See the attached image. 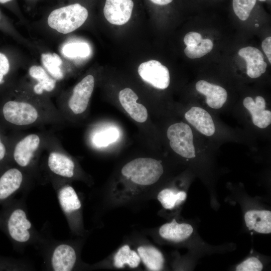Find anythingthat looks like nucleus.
<instances>
[{
  "mask_svg": "<svg viewBox=\"0 0 271 271\" xmlns=\"http://www.w3.org/2000/svg\"><path fill=\"white\" fill-rule=\"evenodd\" d=\"M193 231L192 226L187 223H178L175 219L170 223L163 224L160 228V236L167 240L175 242L188 238Z\"/></svg>",
  "mask_w": 271,
  "mask_h": 271,
  "instance_id": "21",
  "label": "nucleus"
},
{
  "mask_svg": "<svg viewBox=\"0 0 271 271\" xmlns=\"http://www.w3.org/2000/svg\"><path fill=\"white\" fill-rule=\"evenodd\" d=\"M12 0H0V3L4 4L9 2Z\"/></svg>",
  "mask_w": 271,
  "mask_h": 271,
  "instance_id": "37",
  "label": "nucleus"
},
{
  "mask_svg": "<svg viewBox=\"0 0 271 271\" xmlns=\"http://www.w3.org/2000/svg\"><path fill=\"white\" fill-rule=\"evenodd\" d=\"M256 0H233V9L235 15L242 21L249 17Z\"/></svg>",
  "mask_w": 271,
  "mask_h": 271,
  "instance_id": "30",
  "label": "nucleus"
},
{
  "mask_svg": "<svg viewBox=\"0 0 271 271\" xmlns=\"http://www.w3.org/2000/svg\"><path fill=\"white\" fill-rule=\"evenodd\" d=\"M63 55L67 58H85L90 53V48L86 43L72 42L65 45L62 49Z\"/></svg>",
  "mask_w": 271,
  "mask_h": 271,
  "instance_id": "27",
  "label": "nucleus"
},
{
  "mask_svg": "<svg viewBox=\"0 0 271 271\" xmlns=\"http://www.w3.org/2000/svg\"><path fill=\"white\" fill-rule=\"evenodd\" d=\"M37 248L42 253L48 270L70 271L76 265L78 253L68 241L56 240L44 233L43 241Z\"/></svg>",
  "mask_w": 271,
  "mask_h": 271,
  "instance_id": "5",
  "label": "nucleus"
},
{
  "mask_svg": "<svg viewBox=\"0 0 271 271\" xmlns=\"http://www.w3.org/2000/svg\"><path fill=\"white\" fill-rule=\"evenodd\" d=\"M30 264L23 260L0 256V270H30Z\"/></svg>",
  "mask_w": 271,
  "mask_h": 271,
  "instance_id": "31",
  "label": "nucleus"
},
{
  "mask_svg": "<svg viewBox=\"0 0 271 271\" xmlns=\"http://www.w3.org/2000/svg\"><path fill=\"white\" fill-rule=\"evenodd\" d=\"M138 73L144 81L156 88L164 89L169 85V70L158 61L151 60L142 63L138 68Z\"/></svg>",
  "mask_w": 271,
  "mask_h": 271,
  "instance_id": "12",
  "label": "nucleus"
},
{
  "mask_svg": "<svg viewBox=\"0 0 271 271\" xmlns=\"http://www.w3.org/2000/svg\"><path fill=\"white\" fill-rule=\"evenodd\" d=\"M26 194L19 199L13 198L4 203L0 210V230L19 252L29 245L38 248L44 238V233L37 231L28 218Z\"/></svg>",
  "mask_w": 271,
  "mask_h": 271,
  "instance_id": "2",
  "label": "nucleus"
},
{
  "mask_svg": "<svg viewBox=\"0 0 271 271\" xmlns=\"http://www.w3.org/2000/svg\"><path fill=\"white\" fill-rule=\"evenodd\" d=\"M202 40L200 34L195 32H190L185 36L184 42L187 46H191L199 44Z\"/></svg>",
  "mask_w": 271,
  "mask_h": 271,
  "instance_id": "34",
  "label": "nucleus"
},
{
  "mask_svg": "<svg viewBox=\"0 0 271 271\" xmlns=\"http://www.w3.org/2000/svg\"><path fill=\"white\" fill-rule=\"evenodd\" d=\"M255 27H258V24H256L255 25Z\"/></svg>",
  "mask_w": 271,
  "mask_h": 271,
  "instance_id": "38",
  "label": "nucleus"
},
{
  "mask_svg": "<svg viewBox=\"0 0 271 271\" xmlns=\"http://www.w3.org/2000/svg\"><path fill=\"white\" fill-rule=\"evenodd\" d=\"M40 169L46 183L49 177L70 181L78 176L75 161L64 149L60 140L51 131L42 156Z\"/></svg>",
  "mask_w": 271,
  "mask_h": 271,
  "instance_id": "4",
  "label": "nucleus"
},
{
  "mask_svg": "<svg viewBox=\"0 0 271 271\" xmlns=\"http://www.w3.org/2000/svg\"><path fill=\"white\" fill-rule=\"evenodd\" d=\"M262 264L256 257H251L245 260L236 267L237 271H260Z\"/></svg>",
  "mask_w": 271,
  "mask_h": 271,
  "instance_id": "32",
  "label": "nucleus"
},
{
  "mask_svg": "<svg viewBox=\"0 0 271 271\" xmlns=\"http://www.w3.org/2000/svg\"><path fill=\"white\" fill-rule=\"evenodd\" d=\"M238 55L245 60L247 74L250 78H258L265 72L267 64L258 49L250 46L244 47L239 50Z\"/></svg>",
  "mask_w": 271,
  "mask_h": 271,
  "instance_id": "15",
  "label": "nucleus"
},
{
  "mask_svg": "<svg viewBox=\"0 0 271 271\" xmlns=\"http://www.w3.org/2000/svg\"><path fill=\"white\" fill-rule=\"evenodd\" d=\"M259 1H261V2H265L266 0H259Z\"/></svg>",
  "mask_w": 271,
  "mask_h": 271,
  "instance_id": "39",
  "label": "nucleus"
},
{
  "mask_svg": "<svg viewBox=\"0 0 271 271\" xmlns=\"http://www.w3.org/2000/svg\"><path fill=\"white\" fill-rule=\"evenodd\" d=\"M50 130L32 132L13 130L11 159L13 165L32 176L38 183H46L40 169V163Z\"/></svg>",
  "mask_w": 271,
  "mask_h": 271,
  "instance_id": "3",
  "label": "nucleus"
},
{
  "mask_svg": "<svg viewBox=\"0 0 271 271\" xmlns=\"http://www.w3.org/2000/svg\"><path fill=\"white\" fill-rule=\"evenodd\" d=\"M87 10L79 4H72L53 11L48 18L50 27L65 34L79 28L87 19Z\"/></svg>",
  "mask_w": 271,
  "mask_h": 271,
  "instance_id": "10",
  "label": "nucleus"
},
{
  "mask_svg": "<svg viewBox=\"0 0 271 271\" xmlns=\"http://www.w3.org/2000/svg\"><path fill=\"white\" fill-rule=\"evenodd\" d=\"M30 76L36 80L37 83L33 85V91L31 92L35 95L44 97L45 92H51L56 86V79L51 77L46 71L41 66L34 65L29 70Z\"/></svg>",
  "mask_w": 271,
  "mask_h": 271,
  "instance_id": "19",
  "label": "nucleus"
},
{
  "mask_svg": "<svg viewBox=\"0 0 271 271\" xmlns=\"http://www.w3.org/2000/svg\"><path fill=\"white\" fill-rule=\"evenodd\" d=\"M119 136L118 130L114 127H110L96 133L92 142L97 147H104L115 142Z\"/></svg>",
  "mask_w": 271,
  "mask_h": 271,
  "instance_id": "28",
  "label": "nucleus"
},
{
  "mask_svg": "<svg viewBox=\"0 0 271 271\" xmlns=\"http://www.w3.org/2000/svg\"><path fill=\"white\" fill-rule=\"evenodd\" d=\"M186 196L184 191L176 192L172 189H165L159 193L157 198L164 208L172 209L184 201Z\"/></svg>",
  "mask_w": 271,
  "mask_h": 271,
  "instance_id": "26",
  "label": "nucleus"
},
{
  "mask_svg": "<svg viewBox=\"0 0 271 271\" xmlns=\"http://www.w3.org/2000/svg\"><path fill=\"white\" fill-rule=\"evenodd\" d=\"M196 89L206 96V102L211 108H220L226 101L227 91L220 86L202 80L196 83Z\"/></svg>",
  "mask_w": 271,
  "mask_h": 271,
  "instance_id": "18",
  "label": "nucleus"
},
{
  "mask_svg": "<svg viewBox=\"0 0 271 271\" xmlns=\"http://www.w3.org/2000/svg\"><path fill=\"white\" fill-rule=\"evenodd\" d=\"M167 137L172 150L180 156L188 159L195 157L193 135L191 127L183 122L169 127Z\"/></svg>",
  "mask_w": 271,
  "mask_h": 271,
  "instance_id": "11",
  "label": "nucleus"
},
{
  "mask_svg": "<svg viewBox=\"0 0 271 271\" xmlns=\"http://www.w3.org/2000/svg\"><path fill=\"white\" fill-rule=\"evenodd\" d=\"M43 65L51 76L56 80H61L64 77L61 68L63 61L56 53H43L41 55Z\"/></svg>",
  "mask_w": 271,
  "mask_h": 271,
  "instance_id": "25",
  "label": "nucleus"
},
{
  "mask_svg": "<svg viewBox=\"0 0 271 271\" xmlns=\"http://www.w3.org/2000/svg\"><path fill=\"white\" fill-rule=\"evenodd\" d=\"M94 85V77L89 74L74 87L68 97L58 100L56 106L66 121L87 110Z\"/></svg>",
  "mask_w": 271,
  "mask_h": 271,
  "instance_id": "6",
  "label": "nucleus"
},
{
  "mask_svg": "<svg viewBox=\"0 0 271 271\" xmlns=\"http://www.w3.org/2000/svg\"><path fill=\"white\" fill-rule=\"evenodd\" d=\"M133 7L132 0H106L103 13L110 23L122 25L130 19Z\"/></svg>",
  "mask_w": 271,
  "mask_h": 271,
  "instance_id": "13",
  "label": "nucleus"
},
{
  "mask_svg": "<svg viewBox=\"0 0 271 271\" xmlns=\"http://www.w3.org/2000/svg\"><path fill=\"white\" fill-rule=\"evenodd\" d=\"M244 106L249 111L253 123L257 127L264 128L271 122V112L265 110V101L260 96L255 98V101L250 97L243 100Z\"/></svg>",
  "mask_w": 271,
  "mask_h": 271,
  "instance_id": "16",
  "label": "nucleus"
},
{
  "mask_svg": "<svg viewBox=\"0 0 271 271\" xmlns=\"http://www.w3.org/2000/svg\"><path fill=\"white\" fill-rule=\"evenodd\" d=\"M10 71V63L7 57L0 53V86L6 83V77Z\"/></svg>",
  "mask_w": 271,
  "mask_h": 271,
  "instance_id": "33",
  "label": "nucleus"
},
{
  "mask_svg": "<svg viewBox=\"0 0 271 271\" xmlns=\"http://www.w3.org/2000/svg\"><path fill=\"white\" fill-rule=\"evenodd\" d=\"M13 130L5 128L0 123V171L12 165L11 147Z\"/></svg>",
  "mask_w": 271,
  "mask_h": 271,
  "instance_id": "23",
  "label": "nucleus"
},
{
  "mask_svg": "<svg viewBox=\"0 0 271 271\" xmlns=\"http://www.w3.org/2000/svg\"><path fill=\"white\" fill-rule=\"evenodd\" d=\"M38 183L31 175L14 165L0 171V205L20 192L28 193Z\"/></svg>",
  "mask_w": 271,
  "mask_h": 271,
  "instance_id": "8",
  "label": "nucleus"
},
{
  "mask_svg": "<svg viewBox=\"0 0 271 271\" xmlns=\"http://www.w3.org/2000/svg\"><path fill=\"white\" fill-rule=\"evenodd\" d=\"M141 261L139 255L131 250L129 246L125 245L121 247L114 257V265L117 268H122L128 265L130 268L137 267Z\"/></svg>",
  "mask_w": 271,
  "mask_h": 271,
  "instance_id": "24",
  "label": "nucleus"
},
{
  "mask_svg": "<svg viewBox=\"0 0 271 271\" xmlns=\"http://www.w3.org/2000/svg\"><path fill=\"white\" fill-rule=\"evenodd\" d=\"M186 119L201 133L212 136L215 131L213 119L205 109L199 107H192L185 114Z\"/></svg>",
  "mask_w": 271,
  "mask_h": 271,
  "instance_id": "17",
  "label": "nucleus"
},
{
  "mask_svg": "<svg viewBox=\"0 0 271 271\" xmlns=\"http://www.w3.org/2000/svg\"><path fill=\"white\" fill-rule=\"evenodd\" d=\"M49 182L56 192L61 209L65 215L71 230L79 232L81 229L80 211L81 203L70 181L63 179L49 177Z\"/></svg>",
  "mask_w": 271,
  "mask_h": 271,
  "instance_id": "7",
  "label": "nucleus"
},
{
  "mask_svg": "<svg viewBox=\"0 0 271 271\" xmlns=\"http://www.w3.org/2000/svg\"><path fill=\"white\" fill-rule=\"evenodd\" d=\"M118 98L122 106L133 119L139 122L147 119V110L143 104L137 102L138 96L132 89L125 88L121 90Z\"/></svg>",
  "mask_w": 271,
  "mask_h": 271,
  "instance_id": "14",
  "label": "nucleus"
},
{
  "mask_svg": "<svg viewBox=\"0 0 271 271\" xmlns=\"http://www.w3.org/2000/svg\"><path fill=\"white\" fill-rule=\"evenodd\" d=\"M244 219L249 230L268 234L271 232V212L268 210H249L245 214Z\"/></svg>",
  "mask_w": 271,
  "mask_h": 271,
  "instance_id": "20",
  "label": "nucleus"
},
{
  "mask_svg": "<svg viewBox=\"0 0 271 271\" xmlns=\"http://www.w3.org/2000/svg\"><path fill=\"white\" fill-rule=\"evenodd\" d=\"M121 172L123 176L134 184L149 186L159 180L164 169L159 161L150 158H139L126 164Z\"/></svg>",
  "mask_w": 271,
  "mask_h": 271,
  "instance_id": "9",
  "label": "nucleus"
},
{
  "mask_svg": "<svg viewBox=\"0 0 271 271\" xmlns=\"http://www.w3.org/2000/svg\"><path fill=\"white\" fill-rule=\"evenodd\" d=\"M153 3L158 5H166L170 4L173 0H150Z\"/></svg>",
  "mask_w": 271,
  "mask_h": 271,
  "instance_id": "36",
  "label": "nucleus"
},
{
  "mask_svg": "<svg viewBox=\"0 0 271 271\" xmlns=\"http://www.w3.org/2000/svg\"><path fill=\"white\" fill-rule=\"evenodd\" d=\"M261 47L268 60L271 63V37L266 38L262 42Z\"/></svg>",
  "mask_w": 271,
  "mask_h": 271,
  "instance_id": "35",
  "label": "nucleus"
},
{
  "mask_svg": "<svg viewBox=\"0 0 271 271\" xmlns=\"http://www.w3.org/2000/svg\"><path fill=\"white\" fill-rule=\"evenodd\" d=\"M138 253L141 260L149 270L159 271L163 268L164 256L156 248L151 246H140L138 248Z\"/></svg>",
  "mask_w": 271,
  "mask_h": 271,
  "instance_id": "22",
  "label": "nucleus"
},
{
  "mask_svg": "<svg viewBox=\"0 0 271 271\" xmlns=\"http://www.w3.org/2000/svg\"><path fill=\"white\" fill-rule=\"evenodd\" d=\"M0 98V123L11 130L62 127L66 121L48 98L21 90Z\"/></svg>",
  "mask_w": 271,
  "mask_h": 271,
  "instance_id": "1",
  "label": "nucleus"
},
{
  "mask_svg": "<svg viewBox=\"0 0 271 271\" xmlns=\"http://www.w3.org/2000/svg\"><path fill=\"white\" fill-rule=\"evenodd\" d=\"M213 46V44L211 40L203 39L198 45L187 46L184 50V53L190 58H199L210 52Z\"/></svg>",
  "mask_w": 271,
  "mask_h": 271,
  "instance_id": "29",
  "label": "nucleus"
}]
</instances>
